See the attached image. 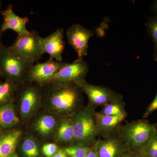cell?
<instances>
[{
    "mask_svg": "<svg viewBox=\"0 0 157 157\" xmlns=\"http://www.w3.org/2000/svg\"><path fill=\"white\" fill-rule=\"evenodd\" d=\"M42 86V101L53 113L70 117L80 109L82 91L76 85L48 83Z\"/></svg>",
    "mask_w": 157,
    "mask_h": 157,
    "instance_id": "obj_1",
    "label": "cell"
},
{
    "mask_svg": "<svg viewBox=\"0 0 157 157\" xmlns=\"http://www.w3.org/2000/svg\"><path fill=\"white\" fill-rule=\"evenodd\" d=\"M156 128L155 124L142 119L122 125L117 136L125 144L128 151L138 154L148 143Z\"/></svg>",
    "mask_w": 157,
    "mask_h": 157,
    "instance_id": "obj_2",
    "label": "cell"
},
{
    "mask_svg": "<svg viewBox=\"0 0 157 157\" xmlns=\"http://www.w3.org/2000/svg\"><path fill=\"white\" fill-rule=\"evenodd\" d=\"M96 111L88 105L70 117L73 123L76 144L92 147L97 141Z\"/></svg>",
    "mask_w": 157,
    "mask_h": 157,
    "instance_id": "obj_3",
    "label": "cell"
},
{
    "mask_svg": "<svg viewBox=\"0 0 157 157\" xmlns=\"http://www.w3.org/2000/svg\"><path fill=\"white\" fill-rule=\"evenodd\" d=\"M42 37L36 31L17 35L15 41L8 47L9 51L17 58L34 63L42 58Z\"/></svg>",
    "mask_w": 157,
    "mask_h": 157,
    "instance_id": "obj_4",
    "label": "cell"
},
{
    "mask_svg": "<svg viewBox=\"0 0 157 157\" xmlns=\"http://www.w3.org/2000/svg\"><path fill=\"white\" fill-rule=\"evenodd\" d=\"M33 64L17 58L4 45L0 48V72L5 80L18 85L25 83L29 70Z\"/></svg>",
    "mask_w": 157,
    "mask_h": 157,
    "instance_id": "obj_5",
    "label": "cell"
},
{
    "mask_svg": "<svg viewBox=\"0 0 157 157\" xmlns=\"http://www.w3.org/2000/svg\"><path fill=\"white\" fill-rule=\"evenodd\" d=\"M16 94L20 119L27 120L36 113L42 104V86L26 82L18 86Z\"/></svg>",
    "mask_w": 157,
    "mask_h": 157,
    "instance_id": "obj_6",
    "label": "cell"
},
{
    "mask_svg": "<svg viewBox=\"0 0 157 157\" xmlns=\"http://www.w3.org/2000/svg\"><path fill=\"white\" fill-rule=\"evenodd\" d=\"M88 71L87 63L83 59H77L71 63H66L48 83L61 85H76L85 79Z\"/></svg>",
    "mask_w": 157,
    "mask_h": 157,
    "instance_id": "obj_7",
    "label": "cell"
},
{
    "mask_svg": "<svg viewBox=\"0 0 157 157\" xmlns=\"http://www.w3.org/2000/svg\"><path fill=\"white\" fill-rule=\"evenodd\" d=\"M76 85L87 96L88 105L94 108L123 100L121 94L105 86L90 84L85 79L79 82Z\"/></svg>",
    "mask_w": 157,
    "mask_h": 157,
    "instance_id": "obj_8",
    "label": "cell"
},
{
    "mask_svg": "<svg viewBox=\"0 0 157 157\" xmlns=\"http://www.w3.org/2000/svg\"><path fill=\"white\" fill-rule=\"evenodd\" d=\"M66 64V63L55 60L51 57L44 63L34 64L29 70L26 82L36 83L41 86L48 83Z\"/></svg>",
    "mask_w": 157,
    "mask_h": 157,
    "instance_id": "obj_9",
    "label": "cell"
},
{
    "mask_svg": "<svg viewBox=\"0 0 157 157\" xmlns=\"http://www.w3.org/2000/svg\"><path fill=\"white\" fill-rule=\"evenodd\" d=\"M67 36L69 44L78 55V59H83L88 53V43L94 32L79 24H75L67 29Z\"/></svg>",
    "mask_w": 157,
    "mask_h": 157,
    "instance_id": "obj_10",
    "label": "cell"
},
{
    "mask_svg": "<svg viewBox=\"0 0 157 157\" xmlns=\"http://www.w3.org/2000/svg\"><path fill=\"white\" fill-rule=\"evenodd\" d=\"M94 147L99 157H122L128 148L117 135L97 140Z\"/></svg>",
    "mask_w": 157,
    "mask_h": 157,
    "instance_id": "obj_11",
    "label": "cell"
},
{
    "mask_svg": "<svg viewBox=\"0 0 157 157\" xmlns=\"http://www.w3.org/2000/svg\"><path fill=\"white\" fill-rule=\"evenodd\" d=\"M44 53H47L55 60L62 62L63 54L64 50L65 42L64 40V30L58 29L53 33L41 39Z\"/></svg>",
    "mask_w": 157,
    "mask_h": 157,
    "instance_id": "obj_12",
    "label": "cell"
},
{
    "mask_svg": "<svg viewBox=\"0 0 157 157\" xmlns=\"http://www.w3.org/2000/svg\"><path fill=\"white\" fill-rule=\"evenodd\" d=\"M13 6L9 5L7 8L2 11L3 21L0 28V35L8 30L17 33V35L27 33L29 31L26 25L29 22L28 17H21L16 15L13 11Z\"/></svg>",
    "mask_w": 157,
    "mask_h": 157,
    "instance_id": "obj_13",
    "label": "cell"
},
{
    "mask_svg": "<svg viewBox=\"0 0 157 157\" xmlns=\"http://www.w3.org/2000/svg\"><path fill=\"white\" fill-rule=\"evenodd\" d=\"M96 131L97 135L103 138L117 135L122 125L124 118L103 115L96 112Z\"/></svg>",
    "mask_w": 157,
    "mask_h": 157,
    "instance_id": "obj_14",
    "label": "cell"
},
{
    "mask_svg": "<svg viewBox=\"0 0 157 157\" xmlns=\"http://www.w3.org/2000/svg\"><path fill=\"white\" fill-rule=\"evenodd\" d=\"M22 136V131L17 128L0 132V157H10L14 154Z\"/></svg>",
    "mask_w": 157,
    "mask_h": 157,
    "instance_id": "obj_15",
    "label": "cell"
},
{
    "mask_svg": "<svg viewBox=\"0 0 157 157\" xmlns=\"http://www.w3.org/2000/svg\"><path fill=\"white\" fill-rule=\"evenodd\" d=\"M14 100L0 106V132L16 128L19 124L20 118L17 113Z\"/></svg>",
    "mask_w": 157,
    "mask_h": 157,
    "instance_id": "obj_16",
    "label": "cell"
},
{
    "mask_svg": "<svg viewBox=\"0 0 157 157\" xmlns=\"http://www.w3.org/2000/svg\"><path fill=\"white\" fill-rule=\"evenodd\" d=\"M58 124L55 116L45 113L39 117L34 124L35 131L42 137H48L53 134Z\"/></svg>",
    "mask_w": 157,
    "mask_h": 157,
    "instance_id": "obj_17",
    "label": "cell"
},
{
    "mask_svg": "<svg viewBox=\"0 0 157 157\" xmlns=\"http://www.w3.org/2000/svg\"><path fill=\"white\" fill-rule=\"evenodd\" d=\"M56 130V140L57 142L66 144L69 146L76 144L73 123L70 117L61 120Z\"/></svg>",
    "mask_w": 157,
    "mask_h": 157,
    "instance_id": "obj_18",
    "label": "cell"
},
{
    "mask_svg": "<svg viewBox=\"0 0 157 157\" xmlns=\"http://www.w3.org/2000/svg\"><path fill=\"white\" fill-rule=\"evenodd\" d=\"M19 86L9 80L0 81V106L15 99L16 90Z\"/></svg>",
    "mask_w": 157,
    "mask_h": 157,
    "instance_id": "obj_19",
    "label": "cell"
},
{
    "mask_svg": "<svg viewBox=\"0 0 157 157\" xmlns=\"http://www.w3.org/2000/svg\"><path fill=\"white\" fill-rule=\"evenodd\" d=\"M103 107L101 111L99 112L103 115L120 117L125 119L128 116L125 109V104L123 100L109 103Z\"/></svg>",
    "mask_w": 157,
    "mask_h": 157,
    "instance_id": "obj_20",
    "label": "cell"
},
{
    "mask_svg": "<svg viewBox=\"0 0 157 157\" xmlns=\"http://www.w3.org/2000/svg\"><path fill=\"white\" fill-rule=\"evenodd\" d=\"M20 148L26 157H38L39 155V145L33 136L28 135L21 139Z\"/></svg>",
    "mask_w": 157,
    "mask_h": 157,
    "instance_id": "obj_21",
    "label": "cell"
},
{
    "mask_svg": "<svg viewBox=\"0 0 157 157\" xmlns=\"http://www.w3.org/2000/svg\"><path fill=\"white\" fill-rule=\"evenodd\" d=\"M91 147L75 144L64 147V151L69 157H86L89 152Z\"/></svg>",
    "mask_w": 157,
    "mask_h": 157,
    "instance_id": "obj_22",
    "label": "cell"
},
{
    "mask_svg": "<svg viewBox=\"0 0 157 157\" xmlns=\"http://www.w3.org/2000/svg\"><path fill=\"white\" fill-rule=\"evenodd\" d=\"M147 32L152 39L154 45V59L157 61V15L155 17H151L146 23Z\"/></svg>",
    "mask_w": 157,
    "mask_h": 157,
    "instance_id": "obj_23",
    "label": "cell"
},
{
    "mask_svg": "<svg viewBox=\"0 0 157 157\" xmlns=\"http://www.w3.org/2000/svg\"><path fill=\"white\" fill-rule=\"evenodd\" d=\"M140 152L142 153L147 157H157V128L156 127L150 140Z\"/></svg>",
    "mask_w": 157,
    "mask_h": 157,
    "instance_id": "obj_24",
    "label": "cell"
},
{
    "mask_svg": "<svg viewBox=\"0 0 157 157\" xmlns=\"http://www.w3.org/2000/svg\"><path fill=\"white\" fill-rule=\"evenodd\" d=\"M58 150V146L56 144H46L42 147V153L46 157H52Z\"/></svg>",
    "mask_w": 157,
    "mask_h": 157,
    "instance_id": "obj_25",
    "label": "cell"
},
{
    "mask_svg": "<svg viewBox=\"0 0 157 157\" xmlns=\"http://www.w3.org/2000/svg\"><path fill=\"white\" fill-rule=\"evenodd\" d=\"M156 110H157V93L155 96L154 99L148 105L146 109V111L144 113L143 117L144 118H147Z\"/></svg>",
    "mask_w": 157,
    "mask_h": 157,
    "instance_id": "obj_26",
    "label": "cell"
},
{
    "mask_svg": "<svg viewBox=\"0 0 157 157\" xmlns=\"http://www.w3.org/2000/svg\"><path fill=\"white\" fill-rule=\"evenodd\" d=\"M86 157H99L98 153L94 146L91 147L89 152L88 153Z\"/></svg>",
    "mask_w": 157,
    "mask_h": 157,
    "instance_id": "obj_27",
    "label": "cell"
},
{
    "mask_svg": "<svg viewBox=\"0 0 157 157\" xmlns=\"http://www.w3.org/2000/svg\"><path fill=\"white\" fill-rule=\"evenodd\" d=\"M52 157H69L67 154L64 151L63 149H59L57 152Z\"/></svg>",
    "mask_w": 157,
    "mask_h": 157,
    "instance_id": "obj_28",
    "label": "cell"
},
{
    "mask_svg": "<svg viewBox=\"0 0 157 157\" xmlns=\"http://www.w3.org/2000/svg\"><path fill=\"white\" fill-rule=\"evenodd\" d=\"M122 157H138V155L137 154L128 151L124 154Z\"/></svg>",
    "mask_w": 157,
    "mask_h": 157,
    "instance_id": "obj_29",
    "label": "cell"
},
{
    "mask_svg": "<svg viewBox=\"0 0 157 157\" xmlns=\"http://www.w3.org/2000/svg\"><path fill=\"white\" fill-rule=\"evenodd\" d=\"M153 10L156 13L157 15V1L155 2L154 4L153 5Z\"/></svg>",
    "mask_w": 157,
    "mask_h": 157,
    "instance_id": "obj_30",
    "label": "cell"
},
{
    "mask_svg": "<svg viewBox=\"0 0 157 157\" xmlns=\"http://www.w3.org/2000/svg\"><path fill=\"white\" fill-rule=\"evenodd\" d=\"M137 155H138V157H147L145 155L141 152L137 154Z\"/></svg>",
    "mask_w": 157,
    "mask_h": 157,
    "instance_id": "obj_31",
    "label": "cell"
},
{
    "mask_svg": "<svg viewBox=\"0 0 157 157\" xmlns=\"http://www.w3.org/2000/svg\"><path fill=\"white\" fill-rule=\"evenodd\" d=\"M18 157V156L17 155V154H16V153H14V154L12 155H11V157Z\"/></svg>",
    "mask_w": 157,
    "mask_h": 157,
    "instance_id": "obj_32",
    "label": "cell"
},
{
    "mask_svg": "<svg viewBox=\"0 0 157 157\" xmlns=\"http://www.w3.org/2000/svg\"><path fill=\"white\" fill-rule=\"evenodd\" d=\"M3 45L2 43V42H1V39H0V48H2V46Z\"/></svg>",
    "mask_w": 157,
    "mask_h": 157,
    "instance_id": "obj_33",
    "label": "cell"
},
{
    "mask_svg": "<svg viewBox=\"0 0 157 157\" xmlns=\"http://www.w3.org/2000/svg\"><path fill=\"white\" fill-rule=\"evenodd\" d=\"M155 126L156 127V128H157V123L156 124H155Z\"/></svg>",
    "mask_w": 157,
    "mask_h": 157,
    "instance_id": "obj_34",
    "label": "cell"
},
{
    "mask_svg": "<svg viewBox=\"0 0 157 157\" xmlns=\"http://www.w3.org/2000/svg\"><path fill=\"white\" fill-rule=\"evenodd\" d=\"M1 2L0 1V9H1Z\"/></svg>",
    "mask_w": 157,
    "mask_h": 157,
    "instance_id": "obj_35",
    "label": "cell"
},
{
    "mask_svg": "<svg viewBox=\"0 0 157 157\" xmlns=\"http://www.w3.org/2000/svg\"><path fill=\"white\" fill-rule=\"evenodd\" d=\"M1 75H2V74H1V72H0V76H1Z\"/></svg>",
    "mask_w": 157,
    "mask_h": 157,
    "instance_id": "obj_36",
    "label": "cell"
}]
</instances>
